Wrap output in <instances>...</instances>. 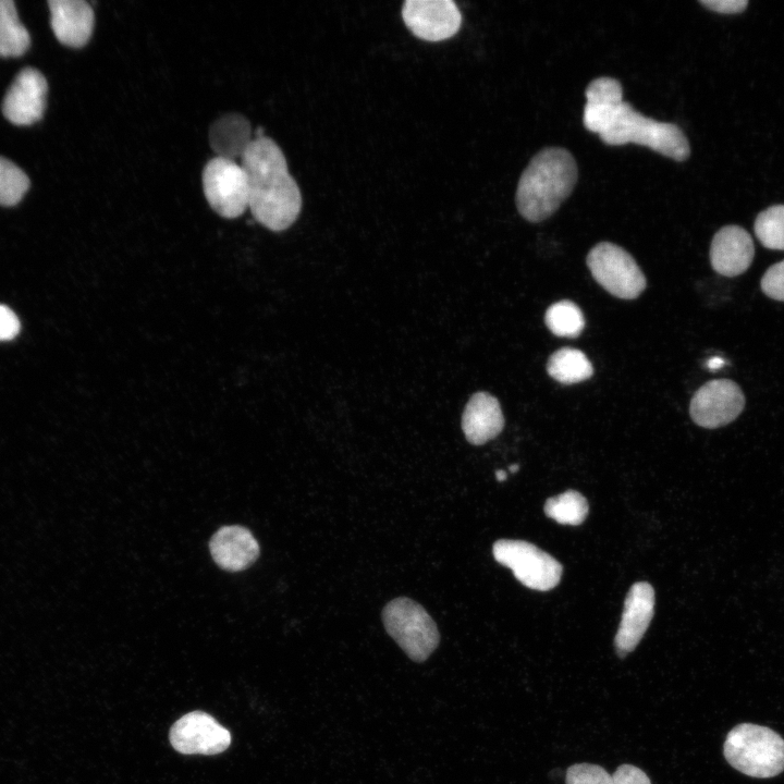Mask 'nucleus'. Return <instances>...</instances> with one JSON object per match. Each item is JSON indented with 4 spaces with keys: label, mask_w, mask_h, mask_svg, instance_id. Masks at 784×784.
<instances>
[{
    "label": "nucleus",
    "mask_w": 784,
    "mask_h": 784,
    "mask_svg": "<svg viewBox=\"0 0 784 784\" xmlns=\"http://www.w3.org/2000/svg\"><path fill=\"white\" fill-rule=\"evenodd\" d=\"M248 185V208L267 229L280 232L290 228L302 209V194L287 169L278 144L255 137L241 157Z\"/></svg>",
    "instance_id": "obj_1"
},
{
    "label": "nucleus",
    "mask_w": 784,
    "mask_h": 784,
    "mask_svg": "<svg viewBox=\"0 0 784 784\" xmlns=\"http://www.w3.org/2000/svg\"><path fill=\"white\" fill-rule=\"evenodd\" d=\"M573 155L560 147L537 152L523 171L515 201L523 218L530 222L552 216L572 193L577 181Z\"/></svg>",
    "instance_id": "obj_2"
},
{
    "label": "nucleus",
    "mask_w": 784,
    "mask_h": 784,
    "mask_svg": "<svg viewBox=\"0 0 784 784\" xmlns=\"http://www.w3.org/2000/svg\"><path fill=\"white\" fill-rule=\"evenodd\" d=\"M723 754L734 769L752 777H772L784 771V739L765 726L736 725L725 738Z\"/></svg>",
    "instance_id": "obj_3"
},
{
    "label": "nucleus",
    "mask_w": 784,
    "mask_h": 784,
    "mask_svg": "<svg viewBox=\"0 0 784 784\" xmlns=\"http://www.w3.org/2000/svg\"><path fill=\"white\" fill-rule=\"evenodd\" d=\"M600 138L612 146L626 143L644 145L676 161L687 159L690 154L688 139L681 127L647 118L626 101Z\"/></svg>",
    "instance_id": "obj_4"
},
{
    "label": "nucleus",
    "mask_w": 784,
    "mask_h": 784,
    "mask_svg": "<svg viewBox=\"0 0 784 784\" xmlns=\"http://www.w3.org/2000/svg\"><path fill=\"white\" fill-rule=\"evenodd\" d=\"M388 634L409 659L424 662L438 647L439 630L428 612L408 598L390 601L382 611Z\"/></svg>",
    "instance_id": "obj_5"
},
{
    "label": "nucleus",
    "mask_w": 784,
    "mask_h": 784,
    "mask_svg": "<svg viewBox=\"0 0 784 784\" xmlns=\"http://www.w3.org/2000/svg\"><path fill=\"white\" fill-rule=\"evenodd\" d=\"M586 262L595 280L618 298L634 299L646 287V278L636 260L613 243H598L588 253Z\"/></svg>",
    "instance_id": "obj_6"
},
{
    "label": "nucleus",
    "mask_w": 784,
    "mask_h": 784,
    "mask_svg": "<svg viewBox=\"0 0 784 784\" xmlns=\"http://www.w3.org/2000/svg\"><path fill=\"white\" fill-rule=\"evenodd\" d=\"M495 561L512 569L524 586L547 591L560 583L562 565L550 554L523 540L501 539L493 544Z\"/></svg>",
    "instance_id": "obj_7"
},
{
    "label": "nucleus",
    "mask_w": 784,
    "mask_h": 784,
    "mask_svg": "<svg viewBox=\"0 0 784 784\" xmlns=\"http://www.w3.org/2000/svg\"><path fill=\"white\" fill-rule=\"evenodd\" d=\"M201 179L205 197L219 216L234 219L248 208L247 177L234 160L212 158L205 166Z\"/></svg>",
    "instance_id": "obj_8"
},
{
    "label": "nucleus",
    "mask_w": 784,
    "mask_h": 784,
    "mask_svg": "<svg viewBox=\"0 0 784 784\" xmlns=\"http://www.w3.org/2000/svg\"><path fill=\"white\" fill-rule=\"evenodd\" d=\"M745 396L737 383L728 379L711 380L694 394L689 414L695 424L714 429L733 421L744 409Z\"/></svg>",
    "instance_id": "obj_9"
},
{
    "label": "nucleus",
    "mask_w": 784,
    "mask_h": 784,
    "mask_svg": "<svg viewBox=\"0 0 784 784\" xmlns=\"http://www.w3.org/2000/svg\"><path fill=\"white\" fill-rule=\"evenodd\" d=\"M172 747L184 755L212 756L231 744V734L213 716L203 711L184 714L170 728Z\"/></svg>",
    "instance_id": "obj_10"
},
{
    "label": "nucleus",
    "mask_w": 784,
    "mask_h": 784,
    "mask_svg": "<svg viewBox=\"0 0 784 784\" xmlns=\"http://www.w3.org/2000/svg\"><path fill=\"white\" fill-rule=\"evenodd\" d=\"M402 17L416 37L428 41L452 37L462 24V14L452 0H406Z\"/></svg>",
    "instance_id": "obj_11"
},
{
    "label": "nucleus",
    "mask_w": 784,
    "mask_h": 784,
    "mask_svg": "<svg viewBox=\"0 0 784 784\" xmlns=\"http://www.w3.org/2000/svg\"><path fill=\"white\" fill-rule=\"evenodd\" d=\"M48 84L34 68L23 69L8 89L2 102L4 117L16 125H30L41 119Z\"/></svg>",
    "instance_id": "obj_12"
},
{
    "label": "nucleus",
    "mask_w": 784,
    "mask_h": 784,
    "mask_svg": "<svg viewBox=\"0 0 784 784\" xmlns=\"http://www.w3.org/2000/svg\"><path fill=\"white\" fill-rule=\"evenodd\" d=\"M654 614V590L649 583H635L625 599L621 623L614 639L618 657L632 652L645 635Z\"/></svg>",
    "instance_id": "obj_13"
},
{
    "label": "nucleus",
    "mask_w": 784,
    "mask_h": 784,
    "mask_svg": "<svg viewBox=\"0 0 784 784\" xmlns=\"http://www.w3.org/2000/svg\"><path fill=\"white\" fill-rule=\"evenodd\" d=\"M754 255L752 238L742 226H723L712 238L711 266L715 272L724 277H736L744 273L750 267Z\"/></svg>",
    "instance_id": "obj_14"
},
{
    "label": "nucleus",
    "mask_w": 784,
    "mask_h": 784,
    "mask_svg": "<svg viewBox=\"0 0 784 784\" xmlns=\"http://www.w3.org/2000/svg\"><path fill=\"white\" fill-rule=\"evenodd\" d=\"M50 24L57 39L69 47L81 48L89 40L95 14L85 0H49Z\"/></svg>",
    "instance_id": "obj_15"
},
{
    "label": "nucleus",
    "mask_w": 784,
    "mask_h": 784,
    "mask_svg": "<svg viewBox=\"0 0 784 784\" xmlns=\"http://www.w3.org/2000/svg\"><path fill=\"white\" fill-rule=\"evenodd\" d=\"M209 550L213 561L229 572L249 567L259 555V544L252 532L238 525L223 526L211 537Z\"/></svg>",
    "instance_id": "obj_16"
},
{
    "label": "nucleus",
    "mask_w": 784,
    "mask_h": 784,
    "mask_svg": "<svg viewBox=\"0 0 784 784\" xmlns=\"http://www.w3.org/2000/svg\"><path fill=\"white\" fill-rule=\"evenodd\" d=\"M585 95L584 125L600 135L611 125L624 102L622 85L616 78L600 76L588 84Z\"/></svg>",
    "instance_id": "obj_17"
},
{
    "label": "nucleus",
    "mask_w": 784,
    "mask_h": 784,
    "mask_svg": "<svg viewBox=\"0 0 784 784\" xmlns=\"http://www.w3.org/2000/svg\"><path fill=\"white\" fill-rule=\"evenodd\" d=\"M503 427L504 417L499 401L487 392L475 393L462 416L466 440L474 445H481L494 439Z\"/></svg>",
    "instance_id": "obj_18"
},
{
    "label": "nucleus",
    "mask_w": 784,
    "mask_h": 784,
    "mask_svg": "<svg viewBox=\"0 0 784 784\" xmlns=\"http://www.w3.org/2000/svg\"><path fill=\"white\" fill-rule=\"evenodd\" d=\"M248 120L241 114H226L209 130V143L217 157L234 160L242 157L253 142Z\"/></svg>",
    "instance_id": "obj_19"
},
{
    "label": "nucleus",
    "mask_w": 784,
    "mask_h": 784,
    "mask_svg": "<svg viewBox=\"0 0 784 784\" xmlns=\"http://www.w3.org/2000/svg\"><path fill=\"white\" fill-rule=\"evenodd\" d=\"M547 371L558 382L573 384L589 379L593 373V368L581 351L563 347L549 357Z\"/></svg>",
    "instance_id": "obj_20"
},
{
    "label": "nucleus",
    "mask_w": 784,
    "mask_h": 784,
    "mask_svg": "<svg viewBox=\"0 0 784 784\" xmlns=\"http://www.w3.org/2000/svg\"><path fill=\"white\" fill-rule=\"evenodd\" d=\"M29 45V33L21 23L14 2L0 0V57H20Z\"/></svg>",
    "instance_id": "obj_21"
},
{
    "label": "nucleus",
    "mask_w": 784,
    "mask_h": 784,
    "mask_svg": "<svg viewBox=\"0 0 784 784\" xmlns=\"http://www.w3.org/2000/svg\"><path fill=\"white\" fill-rule=\"evenodd\" d=\"M544 321L553 334L562 338H576L585 327L580 308L566 299L552 304L546 311Z\"/></svg>",
    "instance_id": "obj_22"
},
{
    "label": "nucleus",
    "mask_w": 784,
    "mask_h": 784,
    "mask_svg": "<svg viewBox=\"0 0 784 784\" xmlns=\"http://www.w3.org/2000/svg\"><path fill=\"white\" fill-rule=\"evenodd\" d=\"M588 510L586 498L574 490L550 498L544 504L546 515L563 525L581 524L587 517Z\"/></svg>",
    "instance_id": "obj_23"
},
{
    "label": "nucleus",
    "mask_w": 784,
    "mask_h": 784,
    "mask_svg": "<svg viewBox=\"0 0 784 784\" xmlns=\"http://www.w3.org/2000/svg\"><path fill=\"white\" fill-rule=\"evenodd\" d=\"M755 233L764 247L784 250V205L761 211L755 221Z\"/></svg>",
    "instance_id": "obj_24"
},
{
    "label": "nucleus",
    "mask_w": 784,
    "mask_h": 784,
    "mask_svg": "<svg viewBox=\"0 0 784 784\" xmlns=\"http://www.w3.org/2000/svg\"><path fill=\"white\" fill-rule=\"evenodd\" d=\"M29 187L26 173L12 161L0 157V205H16Z\"/></svg>",
    "instance_id": "obj_25"
},
{
    "label": "nucleus",
    "mask_w": 784,
    "mask_h": 784,
    "mask_svg": "<svg viewBox=\"0 0 784 784\" xmlns=\"http://www.w3.org/2000/svg\"><path fill=\"white\" fill-rule=\"evenodd\" d=\"M566 784H613L610 775L602 767L591 763H576L566 771Z\"/></svg>",
    "instance_id": "obj_26"
},
{
    "label": "nucleus",
    "mask_w": 784,
    "mask_h": 784,
    "mask_svg": "<svg viewBox=\"0 0 784 784\" xmlns=\"http://www.w3.org/2000/svg\"><path fill=\"white\" fill-rule=\"evenodd\" d=\"M760 285L767 296L784 302V260L774 264L764 272Z\"/></svg>",
    "instance_id": "obj_27"
},
{
    "label": "nucleus",
    "mask_w": 784,
    "mask_h": 784,
    "mask_svg": "<svg viewBox=\"0 0 784 784\" xmlns=\"http://www.w3.org/2000/svg\"><path fill=\"white\" fill-rule=\"evenodd\" d=\"M613 784H651L648 775L638 767L622 764L612 774Z\"/></svg>",
    "instance_id": "obj_28"
},
{
    "label": "nucleus",
    "mask_w": 784,
    "mask_h": 784,
    "mask_svg": "<svg viewBox=\"0 0 784 784\" xmlns=\"http://www.w3.org/2000/svg\"><path fill=\"white\" fill-rule=\"evenodd\" d=\"M20 321L12 309L0 305V341L11 340L19 334Z\"/></svg>",
    "instance_id": "obj_29"
},
{
    "label": "nucleus",
    "mask_w": 784,
    "mask_h": 784,
    "mask_svg": "<svg viewBox=\"0 0 784 784\" xmlns=\"http://www.w3.org/2000/svg\"><path fill=\"white\" fill-rule=\"evenodd\" d=\"M699 2L709 10L724 14L740 13L748 5L747 0H700Z\"/></svg>",
    "instance_id": "obj_30"
},
{
    "label": "nucleus",
    "mask_w": 784,
    "mask_h": 784,
    "mask_svg": "<svg viewBox=\"0 0 784 784\" xmlns=\"http://www.w3.org/2000/svg\"><path fill=\"white\" fill-rule=\"evenodd\" d=\"M724 364V359L720 357H712L707 362L706 367L710 370H718L719 368L723 367Z\"/></svg>",
    "instance_id": "obj_31"
},
{
    "label": "nucleus",
    "mask_w": 784,
    "mask_h": 784,
    "mask_svg": "<svg viewBox=\"0 0 784 784\" xmlns=\"http://www.w3.org/2000/svg\"><path fill=\"white\" fill-rule=\"evenodd\" d=\"M495 477H497V480H498V481H504V480L506 479V477H507V474H506V471H504V470H497V471H495Z\"/></svg>",
    "instance_id": "obj_32"
},
{
    "label": "nucleus",
    "mask_w": 784,
    "mask_h": 784,
    "mask_svg": "<svg viewBox=\"0 0 784 784\" xmlns=\"http://www.w3.org/2000/svg\"><path fill=\"white\" fill-rule=\"evenodd\" d=\"M509 469L511 473H516L518 470V465L517 464L511 465Z\"/></svg>",
    "instance_id": "obj_33"
}]
</instances>
